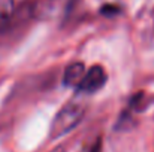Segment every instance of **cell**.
I'll return each instance as SVG.
<instances>
[{
  "label": "cell",
  "mask_w": 154,
  "mask_h": 152,
  "mask_svg": "<svg viewBox=\"0 0 154 152\" xmlns=\"http://www.w3.org/2000/svg\"><path fill=\"white\" fill-rule=\"evenodd\" d=\"M84 112L85 109L79 103H67L63 109H60L52 119L51 130H50L51 139H58L67 134L69 131H72L82 121Z\"/></svg>",
  "instance_id": "cell-1"
},
{
  "label": "cell",
  "mask_w": 154,
  "mask_h": 152,
  "mask_svg": "<svg viewBox=\"0 0 154 152\" xmlns=\"http://www.w3.org/2000/svg\"><path fill=\"white\" fill-rule=\"evenodd\" d=\"M106 82V72L102 66H93L85 72V76L82 78L81 84L76 87V90L79 93H85V94H91L96 93L102 88Z\"/></svg>",
  "instance_id": "cell-2"
},
{
  "label": "cell",
  "mask_w": 154,
  "mask_h": 152,
  "mask_svg": "<svg viewBox=\"0 0 154 152\" xmlns=\"http://www.w3.org/2000/svg\"><path fill=\"white\" fill-rule=\"evenodd\" d=\"M85 76V66L79 61L69 64L64 69V75H63V82L67 87H78L82 81V78Z\"/></svg>",
  "instance_id": "cell-3"
},
{
  "label": "cell",
  "mask_w": 154,
  "mask_h": 152,
  "mask_svg": "<svg viewBox=\"0 0 154 152\" xmlns=\"http://www.w3.org/2000/svg\"><path fill=\"white\" fill-rule=\"evenodd\" d=\"M14 12V0H0V22H6Z\"/></svg>",
  "instance_id": "cell-4"
},
{
  "label": "cell",
  "mask_w": 154,
  "mask_h": 152,
  "mask_svg": "<svg viewBox=\"0 0 154 152\" xmlns=\"http://www.w3.org/2000/svg\"><path fill=\"white\" fill-rule=\"evenodd\" d=\"M115 12H118L117 6H103L102 7V13H106V15H111V13H115Z\"/></svg>",
  "instance_id": "cell-5"
},
{
  "label": "cell",
  "mask_w": 154,
  "mask_h": 152,
  "mask_svg": "<svg viewBox=\"0 0 154 152\" xmlns=\"http://www.w3.org/2000/svg\"><path fill=\"white\" fill-rule=\"evenodd\" d=\"M90 152H102V142H100V140H97V142L94 143V146L91 148V151Z\"/></svg>",
  "instance_id": "cell-6"
},
{
  "label": "cell",
  "mask_w": 154,
  "mask_h": 152,
  "mask_svg": "<svg viewBox=\"0 0 154 152\" xmlns=\"http://www.w3.org/2000/svg\"><path fill=\"white\" fill-rule=\"evenodd\" d=\"M66 149H64V146H57V148H54L51 152H64Z\"/></svg>",
  "instance_id": "cell-7"
}]
</instances>
